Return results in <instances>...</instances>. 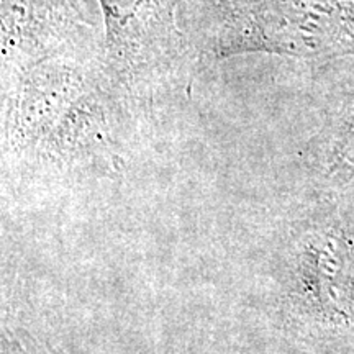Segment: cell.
Here are the masks:
<instances>
[{"instance_id": "obj_1", "label": "cell", "mask_w": 354, "mask_h": 354, "mask_svg": "<svg viewBox=\"0 0 354 354\" xmlns=\"http://www.w3.org/2000/svg\"><path fill=\"white\" fill-rule=\"evenodd\" d=\"M180 25L202 73L234 56L354 51V0H183Z\"/></svg>"}, {"instance_id": "obj_2", "label": "cell", "mask_w": 354, "mask_h": 354, "mask_svg": "<svg viewBox=\"0 0 354 354\" xmlns=\"http://www.w3.org/2000/svg\"><path fill=\"white\" fill-rule=\"evenodd\" d=\"M180 7L183 0H99L104 68L136 99L154 105L179 100L202 74Z\"/></svg>"}, {"instance_id": "obj_3", "label": "cell", "mask_w": 354, "mask_h": 354, "mask_svg": "<svg viewBox=\"0 0 354 354\" xmlns=\"http://www.w3.org/2000/svg\"><path fill=\"white\" fill-rule=\"evenodd\" d=\"M2 74L44 57L102 55L104 32L86 0H2Z\"/></svg>"}, {"instance_id": "obj_4", "label": "cell", "mask_w": 354, "mask_h": 354, "mask_svg": "<svg viewBox=\"0 0 354 354\" xmlns=\"http://www.w3.org/2000/svg\"><path fill=\"white\" fill-rule=\"evenodd\" d=\"M302 246L295 276L305 299L315 308L339 312L338 274L344 266L343 238L338 234H315Z\"/></svg>"}]
</instances>
